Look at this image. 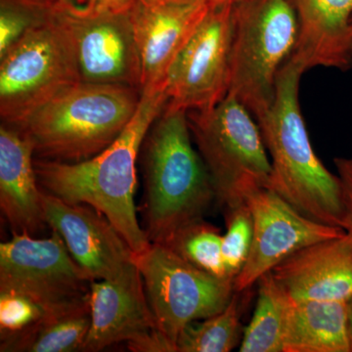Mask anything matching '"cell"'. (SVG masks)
<instances>
[{
  "mask_svg": "<svg viewBox=\"0 0 352 352\" xmlns=\"http://www.w3.org/2000/svg\"><path fill=\"white\" fill-rule=\"evenodd\" d=\"M168 100L166 87L142 90L138 110L126 129L113 144L85 161L64 163L34 157L36 177L45 193L98 210L134 254L151 244L136 214V163L148 131Z\"/></svg>",
  "mask_w": 352,
  "mask_h": 352,
  "instance_id": "obj_1",
  "label": "cell"
},
{
  "mask_svg": "<svg viewBox=\"0 0 352 352\" xmlns=\"http://www.w3.org/2000/svg\"><path fill=\"white\" fill-rule=\"evenodd\" d=\"M307 72L292 55L280 69L274 100L256 119L271 157L268 189L310 219L342 228V184L315 154L300 105V83Z\"/></svg>",
  "mask_w": 352,
  "mask_h": 352,
  "instance_id": "obj_2",
  "label": "cell"
},
{
  "mask_svg": "<svg viewBox=\"0 0 352 352\" xmlns=\"http://www.w3.org/2000/svg\"><path fill=\"white\" fill-rule=\"evenodd\" d=\"M187 112L166 106L143 142L145 233L166 244L178 230L204 219L217 195L192 145Z\"/></svg>",
  "mask_w": 352,
  "mask_h": 352,
  "instance_id": "obj_3",
  "label": "cell"
},
{
  "mask_svg": "<svg viewBox=\"0 0 352 352\" xmlns=\"http://www.w3.org/2000/svg\"><path fill=\"white\" fill-rule=\"evenodd\" d=\"M141 90L126 85L76 82L17 126L32 141L34 156L78 163L113 144L138 110Z\"/></svg>",
  "mask_w": 352,
  "mask_h": 352,
  "instance_id": "obj_4",
  "label": "cell"
},
{
  "mask_svg": "<svg viewBox=\"0 0 352 352\" xmlns=\"http://www.w3.org/2000/svg\"><path fill=\"white\" fill-rule=\"evenodd\" d=\"M298 38L292 0H245L234 6L228 95L254 119L272 105L280 69L293 55Z\"/></svg>",
  "mask_w": 352,
  "mask_h": 352,
  "instance_id": "obj_5",
  "label": "cell"
},
{
  "mask_svg": "<svg viewBox=\"0 0 352 352\" xmlns=\"http://www.w3.org/2000/svg\"><path fill=\"white\" fill-rule=\"evenodd\" d=\"M190 131L217 195L226 210L270 187L271 161L254 116L227 95L210 110L187 112Z\"/></svg>",
  "mask_w": 352,
  "mask_h": 352,
  "instance_id": "obj_6",
  "label": "cell"
},
{
  "mask_svg": "<svg viewBox=\"0 0 352 352\" xmlns=\"http://www.w3.org/2000/svg\"><path fill=\"white\" fill-rule=\"evenodd\" d=\"M0 57L2 124L19 126L65 88L80 82L73 46L54 9Z\"/></svg>",
  "mask_w": 352,
  "mask_h": 352,
  "instance_id": "obj_7",
  "label": "cell"
},
{
  "mask_svg": "<svg viewBox=\"0 0 352 352\" xmlns=\"http://www.w3.org/2000/svg\"><path fill=\"white\" fill-rule=\"evenodd\" d=\"M157 330L176 351L183 329L223 310L233 298L234 284L212 276L178 256L170 247L151 243L134 254Z\"/></svg>",
  "mask_w": 352,
  "mask_h": 352,
  "instance_id": "obj_8",
  "label": "cell"
},
{
  "mask_svg": "<svg viewBox=\"0 0 352 352\" xmlns=\"http://www.w3.org/2000/svg\"><path fill=\"white\" fill-rule=\"evenodd\" d=\"M129 8L55 3V14L73 46L80 82L141 90L142 67Z\"/></svg>",
  "mask_w": 352,
  "mask_h": 352,
  "instance_id": "obj_9",
  "label": "cell"
},
{
  "mask_svg": "<svg viewBox=\"0 0 352 352\" xmlns=\"http://www.w3.org/2000/svg\"><path fill=\"white\" fill-rule=\"evenodd\" d=\"M90 284L55 231L47 239L14 232L12 239L0 244V292L27 296L44 314L85 300Z\"/></svg>",
  "mask_w": 352,
  "mask_h": 352,
  "instance_id": "obj_10",
  "label": "cell"
},
{
  "mask_svg": "<svg viewBox=\"0 0 352 352\" xmlns=\"http://www.w3.org/2000/svg\"><path fill=\"white\" fill-rule=\"evenodd\" d=\"M234 6L208 8L168 73V107L203 112L228 95Z\"/></svg>",
  "mask_w": 352,
  "mask_h": 352,
  "instance_id": "obj_11",
  "label": "cell"
},
{
  "mask_svg": "<svg viewBox=\"0 0 352 352\" xmlns=\"http://www.w3.org/2000/svg\"><path fill=\"white\" fill-rule=\"evenodd\" d=\"M254 220L249 258L234 280V291L243 293L266 273L307 245L344 235L338 226L315 221L296 210L276 192L261 188L245 199Z\"/></svg>",
  "mask_w": 352,
  "mask_h": 352,
  "instance_id": "obj_12",
  "label": "cell"
},
{
  "mask_svg": "<svg viewBox=\"0 0 352 352\" xmlns=\"http://www.w3.org/2000/svg\"><path fill=\"white\" fill-rule=\"evenodd\" d=\"M43 205L46 224L61 236L91 281H124L138 274L134 252L98 210L85 204L66 203L44 191Z\"/></svg>",
  "mask_w": 352,
  "mask_h": 352,
  "instance_id": "obj_13",
  "label": "cell"
},
{
  "mask_svg": "<svg viewBox=\"0 0 352 352\" xmlns=\"http://www.w3.org/2000/svg\"><path fill=\"white\" fill-rule=\"evenodd\" d=\"M210 6L175 0H134L129 8L138 41L141 91L166 87L171 67Z\"/></svg>",
  "mask_w": 352,
  "mask_h": 352,
  "instance_id": "obj_14",
  "label": "cell"
},
{
  "mask_svg": "<svg viewBox=\"0 0 352 352\" xmlns=\"http://www.w3.org/2000/svg\"><path fill=\"white\" fill-rule=\"evenodd\" d=\"M271 272L291 300L349 302L352 300V237L307 245Z\"/></svg>",
  "mask_w": 352,
  "mask_h": 352,
  "instance_id": "obj_15",
  "label": "cell"
},
{
  "mask_svg": "<svg viewBox=\"0 0 352 352\" xmlns=\"http://www.w3.org/2000/svg\"><path fill=\"white\" fill-rule=\"evenodd\" d=\"M89 305L91 325L82 351L131 344L157 329L140 273L124 281H91Z\"/></svg>",
  "mask_w": 352,
  "mask_h": 352,
  "instance_id": "obj_16",
  "label": "cell"
},
{
  "mask_svg": "<svg viewBox=\"0 0 352 352\" xmlns=\"http://www.w3.org/2000/svg\"><path fill=\"white\" fill-rule=\"evenodd\" d=\"M32 141L15 126H0V207L14 231L34 233L45 226L43 189L34 170Z\"/></svg>",
  "mask_w": 352,
  "mask_h": 352,
  "instance_id": "obj_17",
  "label": "cell"
},
{
  "mask_svg": "<svg viewBox=\"0 0 352 352\" xmlns=\"http://www.w3.org/2000/svg\"><path fill=\"white\" fill-rule=\"evenodd\" d=\"M298 21L293 56L305 69L352 67V0H292Z\"/></svg>",
  "mask_w": 352,
  "mask_h": 352,
  "instance_id": "obj_18",
  "label": "cell"
},
{
  "mask_svg": "<svg viewBox=\"0 0 352 352\" xmlns=\"http://www.w3.org/2000/svg\"><path fill=\"white\" fill-rule=\"evenodd\" d=\"M283 352H351L349 302L292 300Z\"/></svg>",
  "mask_w": 352,
  "mask_h": 352,
  "instance_id": "obj_19",
  "label": "cell"
},
{
  "mask_svg": "<svg viewBox=\"0 0 352 352\" xmlns=\"http://www.w3.org/2000/svg\"><path fill=\"white\" fill-rule=\"evenodd\" d=\"M91 325L89 296L68 307L43 315L34 325L1 340V352L82 351Z\"/></svg>",
  "mask_w": 352,
  "mask_h": 352,
  "instance_id": "obj_20",
  "label": "cell"
},
{
  "mask_svg": "<svg viewBox=\"0 0 352 352\" xmlns=\"http://www.w3.org/2000/svg\"><path fill=\"white\" fill-rule=\"evenodd\" d=\"M258 283L256 309L245 328L239 351L283 352L292 300L271 271Z\"/></svg>",
  "mask_w": 352,
  "mask_h": 352,
  "instance_id": "obj_21",
  "label": "cell"
},
{
  "mask_svg": "<svg viewBox=\"0 0 352 352\" xmlns=\"http://www.w3.org/2000/svg\"><path fill=\"white\" fill-rule=\"evenodd\" d=\"M241 293H234L227 307L219 314L194 321L183 329L176 342V352H228L239 344Z\"/></svg>",
  "mask_w": 352,
  "mask_h": 352,
  "instance_id": "obj_22",
  "label": "cell"
},
{
  "mask_svg": "<svg viewBox=\"0 0 352 352\" xmlns=\"http://www.w3.org/2000/svg\"><path fill=\"white\" fill-rule=\"evenodd\" d=\"M164 245L208 274L231 281L227 276L222 258V236L219 229L205 220L183 227Z\"/></svg>",
  "mask_w": 352,
  "mask_h": 352,
  "instance_id": "obj_23",
  "label": "cell"
},
{
  "mask_svg": "<svg viewBox=\"0 0 352 352\" xmlns=\"http://www.w3.org/2000/svg\"><path fill=\"white\" fill-rule=\"evenodd\" d=\"M226 233L222 236V258L231 281L244 268L254 240V220L247 203L226 210Z\"/></svg>",
  "mask_w": 352,
  "mask_h": 352,
  "instance_id": "obj_24",
  "label": "cell"
},
{
  "mask_svg": "<svg viewBox=\"0 0 352 352\" xmlns=\"http://www.w3.org/2000/svg\"><path fill=\"white\" fill-rule=\"evenodd\" d=\"M55 2L0 0V57L23 36L47 19Z\"/></svg>",
  "mask_w": 352,
  "mask_h": 352,
  "instance_id": "obj_25",
  "label": "cell"
},
{
  "mask_svg": "<svg viewBox=\"0 0 352 352\" xmlns=\"http://www.w3.org/2000/svg\"><path fill=\"white\" fill-rule=\"evenodd\" d=\"M36 303L19 294L0 292V335L1 340L24 332L43 315Z\"/></svg>",
  "mask_w": 352,
  "mask_h": 352,
  "instance_id": "obj_26",
  "label": "cell"
},
{
  "mask_svg": "<svg viewBox=\"0 0 352 352\" xmlns=\"http://www.w3.org/2000/svg\"><path fill=\"white\" fill-rule=\"evenodd\" d=\"M335 164L342 184L344 204L342 228L352 237V159L337 157Z\"/></svg>",
  "mask_w": 352,
  "mask_h": 352,
  "instance_id": "obj_27",
  "label": "cell"
},
{
  "mask_svg": "<svg viewBox=\"0 0 352 352\" xmlns=\"http://www.w3.org/2000/svg\"><path fill=\"white\" fill-rule=\"evenodd\" d=\"M134 0H85L83 3L108 7V8H129Z\"/></svg>",
  "mask_w": 352,
  "mask_h": 352,
  "instance_id": "obj_28",
  "label": "cell"
},
{
  "mask_svg": "<svg viewBox=\"0 0 352 352\" xmlns=\"http://www.w3.org/2000/svg\"><path fill=\"white\" fill-rule=\"evenodd\" d=\"M175 1L183 2H201V3L208 4V6H222V4H230L237 6L245 0H175Z\"/></svg>",
  "mask_w": 352,
  "mask_h": 352,
  "instance_id": "obj_29",
  "label": "cell"
},
{
  "mask_svg": "<svg viewBox=\"0 0 352 352\" xmlns=\"http://www.w3.org/2000/svg\"><path fill=\"white\" fill-rule=\"evenodd\" d=\"M349 339H351V351L352 352V300H349Z\"/></svg>",
  "mask_w": 352,
  "mask_h": 352,
  "instance_id": "obj_30",
  "label": "cell"
},
{
  "mask_svg": "<svg viewBox=\"0 0 352 352\" xmlns=\"http://www.w3.org/2000/svg\"><path fill=\"white\" fill-rule=\"evenodd\" d=\"M48 1L55 2V3L82 4L80 0H48Z\"/></svg>",
  "mask_w": 352,
  "mask_h": 352,
  "instance_id": "obj_31",
  "label": "cell"
},
{
  "mask_svg": "<svg viewBox=\"0 0 352 352\" xmlns=\"http://www.w3.org/2000/svg\"><path fill=\"white\" fill-rule=\"evenodd\" d=\"M351 31H352V20H351ZM351 54H352V43H351Z\"/></svg>",
  "mask_w": 352,
  "mask_h": 352,
  "instance_id": "obj_32",
  "label": "cell"
}]
</instances>
